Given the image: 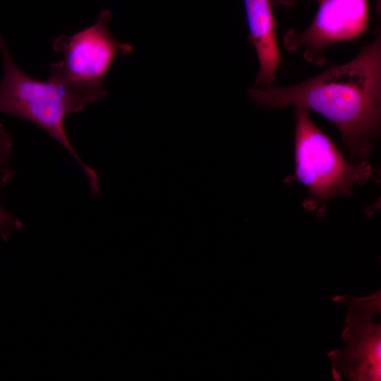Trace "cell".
I'll return each instance as SVG.
<instances>
[{"label": "cell", "mask_w": 381, "mask_h": 381, "mask_svg": "<svg viewBox=\"0 0 381 381\" xmlns=\"http://www.w3.org/2000/svg\"><path fill=\"white\" fill-rule=\"evenodd\" d=\"M248 95L267 109L303 107L330 121L353 161L367 160L381 128V33L351 61L287 86H253Z\"/></svg>", "instance_id": "6da1fadb"}, {"label": "cell", "mask_w": 381, "mask_h": 381, "mask_svg": "<svg viewBox=\"0 0 381 381\" xmlns=\"http://www.w3.org/2000/svg\"><path fill=\"white\" fill-rule=\"evenodd\" d=\"M0 54V113L23 119L44 129L72 156L88 181L91 195L97 196L100 192L98 174L78 154L64 126L67 114L82 111L90 102L54 75L49 73V78L40 80L22 71L12 59L1 34Z\"/></svg>", "instance_id": "7a4b0ae2"}, {"label": "cell", "mask_w": 381, "mask_h": 381, "mask_svg": "<svg viewBox=\"0 0 381 381\" xmlns=\"http://www.w3.org/2000/svg\"><path fill=\"white\" fill-rule=\"evenodd\" d=\"M294 179L308 190L303 207L326 214V204L337 197H351L353 188L365 184L374 169L367 160L349 162L332 140L312 121L310 111L294 107Z\"/></svg>", "instance_id": "3957f363"}, {"label": "cell", "mask_w": 381, "mask_h": 381, "mask_svg": "<svg viewBox=\"0 0 381 381\" xmlns=\"http://www.w3.org/2000/svg\"><path fill=\"white\" fill-rule=\"evenodd\" d=\"M112 16L111 11L103 10L94 25L74 35H59L52 44L53 50L62 59L49 64V73L61 78L90 103L108 95L104 81L116 56L128 54L134 49L111 35Z\"/></svg>", "instance_id": "277c9868"}, {"label": "cell", "mask_w": 381, "mask_h": 381, "mask_svg": "<svg viewBox=\"0 0 381 381\" xmlns=\"http://www.w3.org/2000/svg\"><path fill=\"white\" fill-rule=\"evenodd\" d=\"M370 0H322L315 18L303 30L291 28L284 35V49L301 54L317 66L327 61L331 46L354 40L368 28Z\"/></svg>", "instance_id": "5b68a950"}, {"label": "cell", "mask_w": 381, "mask_h": 381, "mask_svg": "<svg viewBox=\"0 0 381 381\" xmlns=\"http://www.w3.org/2000/svg\"><path fill=\"white\" fill-rule=\"evenodd\" d=\"M248 39L259 63L255 86L274 85L282 61L277 24L270 0H243Z\"/></svg>", "instance_id": "8992f818"}, {"label": "cell", "mask_w": 381, "mask_h": 381, "mask_svg": "<svg viewBox=\"0 0 381 381\" xmlns=\"http://www.w3.org/2000/svg\"><path fill=\"white\" fill-rule=\"evenodd\" d=\"M13 145L11 136L4 125L0 123V188L6 186L16 174L10 163Z\"/></svg>", "instance_id": "52a82bcc"}, {"label": "cell", "mask_w": 381, "mask_h": 381, "mask_svg": "<svg viewBox=\"0 0 381 381\" xmlns=\"http://www.w3.org/2000/svg\"><path fill=\"white\" fill-rule=\"evenodd\" d=\"M23 224L16 215L6 210L0 205V236L4 241H7L11 233L19 231Z\"/></svg>", "instance_id": "ba28073f"}, {"label": "cell", "mask_w": 381, "mask_h": 381, "mask_svg": "<svg viewBox=\"0 0 381 381\" xmlns=\"http://www.w3.org/2000/svg\"><path fill=\"white\" fill-rule=\"evenodd\" d=\"M298 1V0H270V2L272 7H274L276 6H291ZM316 1L320 3L322 0Z\"/></svg>", "instance_id": "9c48e42d"}]
</instances>
